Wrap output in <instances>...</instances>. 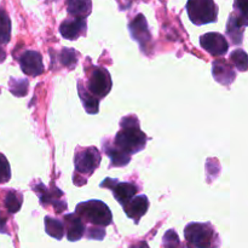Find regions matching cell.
Returning a JSON list of instances; mask_svg holds the SVG:
<instances>
[{"mask_svg":"<svg viewBox=\"0 0 248 248\" xmlns=\"http://www.w3.org/2000/svg\"><path fill=\"white\" fill-rule=\"evenodd\" d=\"M121 130L115 136V147L132 155L144 149L147 136L140 128V121L135 115L126 116L120 121Z\"/></svg>","mask_w":248,"mask_h":248,"instance_id":"obj_1","label":"cell"},{"mask_svg":"<svg viewBox=\"0 0 248 248\" xmlns=\"http://www.w3.org/2000/svg\"><path fill=\"white\" fill-rule=\"evenodd\" d=\"M77 215L91 223L94 227L106 228L111 224L113 216L110 210L104 202L99 200H90L86 202H81L77 206Z\"/></svg>","mask_w":248,"mask_h":248,"instance_id":"obj_2","label":"cell"},{"mask_svg":"<svg viewBox=\"0 0 248 248\" xmlns=\"http://www.w3.org/2000/svg\"><path fill=\"white\" fill-rule=\"evenodd\" d=\"M184 236L189 246L194 248H217L218 239L215 229L210 223H190L186 227Z\"/></svg>","mask_w":248,"mask_h":248,"instance_id":"obj_3","label":"cell"},{"mask_svg":"<svg viewBox=\"0 0 248 248\" xmlns=\"http://www.w3.org/2000/svg\"><path fill=\"white\" fill-rule=\"evenodd\" d=\"M186 12L196 26L212 23L218 17V7L213 0H188Z\"/></svg>","mask_w":248,"mask_h":248,"instance_id":"obj_4","label":"cell"},{"mask_svg":"<svg viewBox=\"0 0 248 248\" xmlns=\"http://www.w3.org/2000/svg\"><path fill=\"white\" fill-rule=\"evenodd\" d=\"M113 82L110 74L102 67H94L89 79V91L97 98H103L110 92Z\"/></svg>","mask_w":248,"mask_h":248,"instance_id":"obj_5","label":"cell"},{"mask_svg":"<svg viewBox=\"0 0 248 248\" xmlns=\"http://www.w3.org/2000/svg\"><path fill=\"white\" fill-rule=\"evenodd\" d=\"M101 162V154L93 147L79 150L75 154L74 164L77 172L82 174H92L94 170L99 166Z\"/></svg>","mask_w":248,"mask_h":248,"instance_id":"obj_6","label":"cell"},{"mask_svg":"<svg viewBox=\"0 0 248 248\" xmlns=\"http://www.w3.org/2000/svg\"><path fill=\"white\" fill-rule=\"evenodd\" d=\"M101 188H108L110 190H113L114 198L116 199L120 205L125 206L126 203L130 200H132L135 198V195L137 194V186L133 183H120L119 181L113 178H106L101 183Z\"/></svg>","mask_w":248,"mask_h":248,"instance_id":"obj_7","label":"cell"},{"mask_svg":"<svg viewBox=\"0 0 248 248\" xmlns=\"http://www.w3.org/2000/svg\"><path fill=\"white\" fill-rule=\"evenodd\" d=\"M200 44L212 56H224L229 50V44L220 33H206L201 35Z\"/></svg>","mask_w":248,"mask_h":248,"instance_id":"obj_8","label":"cell"},{"mask_svg":"<svg viewBox=\"0 0 248 248\" xmlns=\"http://www.w3.org/2000/svg\"><path fill=\"white\" fill-rule=\"evenodd\" d=\"M19 64H21L22 72L26 75L38 77L44 72L43 57L36 51L29 50L22 53L19 57Z\"/></svg>","mask_w":248,"mask_h":248,"instance_id":"obj_9","label":"cell"},{"mask_svg":"<svg viewBox=\"0 0 248 248\" xmlns=\"http://www.w3.org/2000/svg\"><path fill=\"white\" fill-rule=\"evenodd\" d=\"M86 18L84 17H73L70 19H65L61 23L60 33L68 40H77L80 35L86 31Z\"/></svg>","mask_w":248,"mask_h":248,"instance_id":"obj_10","label":"cell"},{"mask_svg":"<svg viewBox=\"0 0 248 248\" xmlns=\"http://www.w3.org/2000/svg\"><path fill=\"white\" fill-rule=\"evenodd\" d=\"M35 190L36 194L40 196L41 205H53L57 213L63 212V210L67 208V203L60 200L61 196L63 195L60 189H53L52 191H48L45 186L38 184V186H35Z\"/></svg>","mask_w":248,"mask_h":248,"instance_id":"obj_11","label":"cell"},{"mask_svg":"<svg viewBox=\"0 0 248 248\" xmlns=\"http://www.w3.org/2000/svg\"><path fill=\"white\" fill-rule=\"evenodd\" d=\"M148 208H149V200L145 195L135 196L132 200H130L124 206L126 216L135 220L136 223L140 222V218L147 213Z\"/></svg>","mask_w":248,"mask_h":248,"instance_id":"obj_12","label":"cell"},{"mask_svg":"<svg viewBox=\"0 0 248 248\" xmlns=\"http://www.w3.org/2000/svg\"><path fill=\"white\" fill-rule=\"evenodd\" d=\"M131 31V35H132L133 40L138 41L140 44V46L147 45L148 41L150 40L152 35H150L149 28H148V23L145 17L142 14L137 15V17L132 19V22L128 26Z\"/></svg>","mask_w":248,"mask_h":248,"instance_id":"obj_13","label":"cell"},{"mask_svg":"<svg viewBox=\"0 0 248 248\" xmlns=\"http://www.w3.org/2000/svg\"><path fill=\"white\" fill-rule=\"evenodd\" d=\"M213 78L216 81H218L222 85H230L236 78L235 70L232 64L227 62L225 60H216L212 65Z\"/></svg>","mask_w":248,"mask_h":248,"instance_id":"obj_14","label":"cell"},{"mask_svg":"<svg viewBox=\"0 0 248 248\" xmlns=\"http://www.w3.org/2000/svg\"><path fill=\"white\" fill-rule=\"evenodd\" d=\"M64 223L67 227V239L69 241H78L85 235L84 222L77 213L64 216Z\"/></svg>","mask_w":248,"mask_h":248,"instance_id":"obj_15","label":"cell"},{"mask_svg":"<svg viewBox=\"0 0 248 248\" xmlns=\"http://www.w3.org/2000/svg\"><path fill=\"white\" fill-rule=\"evenodd\" d=\"M244 31L245 26L241 23L239 17L235 14L230 15L227 24V34L235 45H240L244 40Z\"/></svg>","mask_w":248,"mask_h":248,"instance_id":"obj_16","label":"cell"},{"mask_svg":"<svg viewBox=\"0 0 248 248\" xmlns=\"http://www.w3.org/2000/svg\"><path fill=\"white\" fill-rule=\"evenodd\" d=\"M103 149L106 152V154L110 157V166L111 167H123L128 165L131 160V155L125 153L124 150L119 149L115 145H109V144H103Z\"/></svg>","mask_w":248,"mask_h":248,"instance_id":"obj_17","label":"cell"},{"mask_svg":"<svg viewBox=\"0 0 248 248\" xmlns=\"http://www.w3.org/2000/svg\"><path fill=\"white\" fill-rule=\"evenodd\" d=\"M67 11L73 17L86 18L92 11L91 0H67Z\"/></svg>","mask_w":248,"mask_h":248,"instance_id":"obj_18","label":"cell"},{"mask_svg":"<svg viewBox=\"0 0 248 248\" xmlns=\"http://www.w3.org/2000/svg\"><path fill=\"white\" fill-rule=\"evenodd\" d=\"M79 94H80V98H81L82 103H84V108L85 110L87 111L89 114H96L98 113V98L94 97L93 94H90L89 92L85 91L82 89V84L81 81L79 82Z\"/></svg>","mask_w":248,"mask_h":248,"instance_id":"obj_19","label":"cell"},{"mask_svg":"<svg viewBox=\"0 0 248 248\" xmlns=\"http://www.w3.org/2000/svg\"><path fill=\"white\" fill-rule=\"evenodd\" d=\"M45 230L53 239L61 240L64 236V225L56 218L45 217Z\"/></svg>","mask_w":248,"mask_h":248,"instance_id":"obj_20","label":"cell"},{"mask_svg":"<svg viewBox=\"0 0 248 248\" xmlns=\"http://www.w3.org/2000/svg\"><path fill=\"white\" fill-rule=\"evenodd\" d=\"M11 36V21L4 9H0V45H4L10 41Z\"/></svg>","mask_w":248,"mask_h":248,"instance_id":"obj_21","label":"cell"},{"mask_svg":"<svg viewBox=\"0 0 248 248\" xmlns=\"http://www.w3.org/2000/svg\"><path fill=\"white\" fill-rule=\"evenodd\" d=\"M230 62L236 67L239 72H247L248 70V55L246 51L237 48L232 51L230 55Z\"/></svg>","mask_w":248,"mask_h":248,"instance_id":"obj_22","label":"cell"},{"mask_svg":"<svg viewBox=\"0 0 248 248\" xmlns=\"http://www.w3.org/2000/svg\"><path fill=\"white\" fill-rule=\"evenodd\" d=\"M22 206V195L17 194L16 191L10 190L5 196V207L10 213H16L21 210Z\"/></svg>","mask_w":248,"mask_h":248,"instance_id":"obj_23","label":"cell"},{"mask_svg":"<svg viewBox=\"0 0 248 248\" xmlns=\"http://www.w3.org/2000/svg\"><path fill=\"white\" fill-rule=\"evenodd\" d=\"M235 15L239 17L241 23L248 27V0H235Z\"/></svg>","mask_w":248,"mask_h":248,"instance_id":"obj_24","label":"cell"},{"mask_svg":"<svg viewBox=\"0 0 248 248\" xmlns=\"http://www.w3.org/2000/svg\"><path fill=\"white\" fill-rule=\"evenodd\" d=\"M10 91L17 97L26 96L28 92V80L11 79L10 80Z\"/></svg>","mask_w":248,"mask_h":248,"instance_id":"obj_25","label":"cell"},{"mask_svg":"<svg viewBox=\"0 0 248 248\" xmlns=\"http://www.w3.org/2000/svg\"><path fill=\"white\" fill-rule=\"evenodd\" d=\"M78 53L75 52L74 50H72V48H63L62 52H61V63H62L63 65H65V67H69L72 68L73 65L77 64L78 62Z\"/></svg>","mask_w":248,"mask_h":248,"instance_id":"obj_26","label":"cell"},{"mask_svg":"<svg viewBox=\"0 0 248 248\" xmlns=\"http://www.w3.org/2000/svg\"><path fill=\"white\" fill-rule=\"evenodd\" d=\"M162 244H164L165 248H183L178 235H177V232L172 229L169 230V232L165 234Z\"/></svg>","mask_w":248,"mask_h":248,"instance_id":"obj_27","label":"cell"},{"mask_svg":"<svg viewBox=\"0 0 248 248\" xmlns=\"http://www.w3.org/2000/svg\"><path fill=\"white\" fill-rule=\"evenodd\" d=\"M11 178V170L9 161L2 154H0V183H6Z\"/></svg>","mask_w":248,"mask_h":248,"instance_id":"obj_28","label":"cell"},{"mask_svg":"<svg viewBox=\"0 0 248 248\" xmlns=\"http://www.w3.org/2000/svg\"><path fill=\"white\" fill-rule=\"evenodd\" d=\"M86 236L92 240H103L104 236H106V232H104L101 227L91 228V229H89V232H87Z\"/></svg>","mask_w":248,"mask_h":248,"instance_id":"obj_29","label":"cell"},{"mask_svg":"<svg viewBox=\"0 0 248 248\" xmlns=\"http://www.w3.org/2000/svg\"><path fill=\"white\" fill-rule=\"evenodd\" d=\"M0 232H6V219L0 216Z\"/></svg>","mask_w":248,"mask_h":248,"instance_id":"obj_30","label":"cell"},{"mask_svg":"<svg viewBox=\"0 0 248 248\" xmlns=\"http://www.w3.org/2000/svg\"><path fill=\"white\" fill-rule=\"evenodd\" d=\"M5 58H6V53H5V51L0 47V63H1Z\"/></svg>","mask_w":248,"mask_h":248,"instance_id":"obj_31","label":"cell"},{"mask_svg":"<svg viewBox=\"0 0 248 248\" xmlns=\"http://www.w3.org/2000/svg\"><path fill=\"white\" fill-rule=\"evenodd\" d=\"M131 248H149V246H148V245H147V242H140V244H138L137 246L131 247Z\"/></svg>","mask_w":248,"mask_h":248,"instance_id":"obj_32","label":"cell"}]
</instances>
